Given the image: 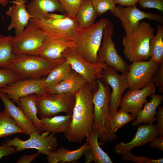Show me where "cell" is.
<instances>
[{
  "instance_id": "277c9868",
  "label": "cell",
  "mask_w": 163,
  "mask_h": 163,
  "mask_svg": "<svg viewBox=\"0 0 163 163\" xmlns=\"http://www.w3.org/2000/svg\"><path fill=\"white\" fill-rule=\"evenodd\" d=\"M65 60L64 58L52 60L39 56L20 54L15 56L7 68L13 70L21 79L39 78L48 75Z\"/></svg>"
},
{
  "instance_id": "4316f807",
  "label": "cell",
  "mask_w": 163,
  "mask_h": 163,
  "mask_svg": "<svg viewBox=\"0 0 163 163\" xmlns=\"http://www.w3.org/2000/svg\"><path fill=\"white\" fill-rule=\"evenodd\" d=\"M37 94H30L21 97L18 104L26 117L41 133V120L38 119L37 116Z\"/></svg>"
},
{
  "instance_id": "6da1fadb",
  "label": "cell",
  "mask_w": 163,
  "mask_h": 163,
  "mask_svg": "<svg viewBox=\"0 0 163 163\" xmlns=\"http://www.w3.org/2000/svg\"><path fill=\"white\" fill-rule=\"evenodd\" d=\"M92 90L87 83L75 93L71 121L68 130L64 133L69 141L81 144L92 131L93 105Z\"/></svg>"
},
{
  "instance_id": "bcb514c9",
  "label": "cell",
  "mask_w": 163,
  "mask_h": 163,
  "mask_svg": "<svg viewBox=\"0 0 163 163\" xmlns=\"http://www.w3.org/2000/svg\"><path fill=\"white\" fill-rule=\"evenodd\" d=\"M84 155L85 156V163H90L93 161V156L90 148L85 152Z\"/></svg>"
},
{
  "instance_id": "5bb4252c",
  "label": "cell",
  "mask_w": 163,
  "mask_h": 163,
  "mask_svg": "<svg viewBox=\"0 0 163 163\" xmlns=\"http://www.w3.org/2000/svg\"><path fill=\"white\" fill-rule=\"evenodd\" d=\"M159 65L151 58L133 62L126 75L129 89H141L148 85Z\"/></svg>"
},
{
  "instance_id": "ba28073f",
  "label": "cell",
  "mask_w": 163,
  "mask_h": 163,
  "mask_svg": "<svg viewBox=\"0 0 163 163\" xmlns=\"http://www.w3.org/2000/svg\"><path fill=\"white\" fill-rule=\"evenodd\" d=\"M114 27L112 23L107 19L103 32V41L97 55V62L106 64L116 71L127 75L129 65L119 55L112 39Z\"/></svg>"
},
{
  "instance_id": "836d02e7",
  "label": "cell",
  "mask_w": 163,
  "mask_h": 163,
  "mask_svg": "<svg viewBox=\"0 0 163 163\" xmlns=\"http://www.w3.org/2000/svg\"><path fill=\"white\" fill-rule=\"evenodd\" d=\"M21 79L12 69L6 67H0V88Z\"/></svg>"
},
{
  "instance_id": "603a6c76",
  "label": "cell",
  "mask_w": 163,
  "mask_h": 163,
  "mask_svg": "<svg viewBox=\"0 0 163 163\" xmlns=\"http://www.w3.org/2000/svg\"><path fill=\"white\" fill-rule=\"evenodd\" d=\"M90 148V145L87 142L78 149L72 151L60 147L47 155V161L49 163L75 161L78 160Z\"/></svg>"
},
{
  "instance_id": "f6af8a7d",
  "label": "cell",
  "mask_w": 163,
  "mask_h": 163,
  "mask_svg": "<svg viewBox=\"0 0 163 163\" xmlns=\"http://www.w3.org/2000/svg\"><path fill=\"white\" fill-rule=\"evenodd\" d=\"M67 15L57 14L54 13H48L44 18H50L53 19H61L66 18Z\"/></svg>"
},
{
  "instance_id": "4fadbf2b",
  "label": "cell",
  "mask_w": 163,
  "mask_h": 163,
  "mask_svg": "<svg viewBox=\"0 0 163 163\" xmlns=\"http://www.w3.org/2000/svg\"><path fill=\"white\" fill-rule=\"evenodd\" d=\"M117 71L112 67H108L103 70L100 78L112 89L109 104L110 121L120 106L124 91L129 88L127 75L119 74Z\"/></svg>"
},
{
  "instance_id": "9c48e42d",
  "label": "cell",
  "mask_w": 163,
  "mask_h": 163,
  "mask_svg": "<svg viewBox=\"0 0 163 163\" xmlns=\"http://www.w3.org/2000/svg\"><path fill=\"white\" fill-rule=\"evenodd\" d=\"M47 39L44 32L30 21L22 32L12 37L14 53L36 55L39 49Z\"/></svg>"
},
{
  "instance_id": "4dcf8cb0",
  "label": "cell",
  "mask_w": 163,
  "mask_h": 163,
  "mask_svg": "<svg viewBox=\"0 0 163 163\" xmlns=\"http://www.w3.org/2000/svg\"><path fill=\"white\" fill-rule=\"evenodd\" d=\"M99 135L92 131L86 137V142L90 145L93 156V161L95 163H112L108 155L100 146L98 140Z\"/></svg>"
},
{
  "instance_id": "8d00e7d4",
  "label": "cell",
  "mask_w": 163,
  "mask_h": 163,
  "mask_svg": "<svg viewBox=\"0 0 163 163\" xmlns=\"http://www.w3.org/2000/svg\"><path fill=\"white\" fill-rule=\"evenodd\" d=\"M68 16L75 17L82 0H58Z\"/></svg>"
},
{
  "instance_id": "7bdbcfd3",
  "label": "cell",
  "mask_w": 163,
  "mask_h": 163,
  "mask_svg": "<svg viewBox=\"0 0 163 163\" xmlns=\"http://www.w3.org/2000/svg\"><path fill=\"white\" fill-rule=\"evenodd\" d=\"M149 146L163 151V136L156 137L149 142Z\"/></svg>"
},
{
  "instance_id": "ffe728a7",
  "label": "cell",
  "mask_w": 163,
  "mask_h": 163,
  "mask_svg": "<svg viewBox=\"0 0 163 163\" xmlns=\"http://www.w3.org/2000/svg\"><path fill=\"white\" fill-rule=\"evenodd\" d=\"M26 8L33 19L44 18L48 13L54 11L67 15L58 0H31L26 5Z\"/></svg>"
},
{
  "instance_id": "ac0fdd59",
  "label": "cell",
  "mask_w": 163,
  "mask_h": 163,
  "mask_svg": "<svg viewBox=\"0 0 163 163\" xmlns=\"http://www.w3.org/2000/svg\"><path fill=\"white\" fill-rule=\"evenodd\" d=\"M26 0H14L10 1L12 5L9 6L5 12L6 14L11 19L7 30L14 29L15 35H16L22 32L28 24L32 18L26 8Z\"/></svg>"
},
{
  "instance_id": "d590c367",
  "label": "cell",
  "mask_w": 163,
  "mask_h": 163,
  "mask_svg": "<svg viewBox=\"0 0 163 163\" xmlns=\"http://www.w3.org/2000/svg\"><path fill=\"white\" fill-rule=\"evenodd\" d=\"M122 159L125 161H130L136 163H162L163 158L153 159L143 156H136L131 152L124 153L121 155Z\"/></svg>"
},
{
  "instance_id": "7dc6e473",
  "label": "cell",
  "mask_w": 163,
  "mask_h": 163,
  "mask_svg": "<svg viewBox=\"0 0 163 163\" xmlns=\"http://www.w3.org/2000/svg\"><path fill=\"white\" fill-rule=\"evenodd\" d=\"M9 2L8 0H0V5L2 6L5 7L7 5Z\"/></svg>"
},
{
  "instance_id": "7a4b0ae2",
  "label": "cell",
  "mask_w": 163,
  "mask_h": 163,
  "mask_svg": "<svg viewBox=\"0 0 163 163\" xmlns=\"http://www.w3.org/2000/svg\"><path fill=\"white\" fill-rule=\"evenodd\" d=\"M95 89L92 92L93 122L92 131L98 134V139L103 142H112L117 138L110 127L109 85L102 80L97 81Z\"/></svg>"
},
{
  "instance_id": "44dd1931",
  "label": "cell",
  "mask_w": 163,
  "mask_h": 163,
  "mask_svg": "<svg viewBox=\"0 0 163 163\" xmlns=\"http://www.w3.org/2000/svg\"><path fill=\"white\" fill-rule=\"evenodd\" d=\"M75 46V43L73 41L47 39L39 49L36 56L50 60H56L63 58L62 53L66 48Z\"/></svg>"
},
{
  "instance_id": "d6a6232c",
  "label": "cell",
  "mask_w": 163,
  "mask_h": 163,
  "mask_svg": "<svg viewBox=\"0 0 163 163\" xmlns=\"http://www.w3.org/2000/svg\"><path fill=\"white\" fill-rule=\"evenodd\" d=\"M135 119V117L131 114L120 108L115 113L111 119V129L112 132L116 133L120 127Z\"/></svg>"
},
{
  "instance_id": "1f68e13d",
  "label": "cell",
  "mask_w": 163,
  "mask_h": 163,
  "mask_svg": "<svg viewBox=\"0 0 163 163\" xmlns=\"http://www.w3.org/2000/svg\"><path fill=\"white\" fill-rule=\"evenodd\" d=\"M19 133L23 132L13 119L5 110L0 112V138Z\"/></svg>"
},
{
  "instance_id": "ee69618b",
  "label": "cell",
  "mask_w": 163,
  "mask_h": 163,
  "mask_svg": "<svg viewBox=\"0 0 163 163\" xmlns=\"http://www.w3.org/2000/svg\"><path fill=\"white\" fill-rule=\"evenodd\" d=\"M116 4H118L121 6L127 7L131 6L137 4L139 0H113Z\"/></svg>"
},
{
  "instance_id": "f1b7e54d",
  "label": "cell",
  "mask_w": 163,
  "mask_h": 163,
  "mask_svg": "<svg viewBox=\"0 0 163 163\" xmlns=\"http://www.w3.org/2000/svg\"><path fill=\"white\" fill-rule=\"evenodd\" d=\"M13 36L0 34V67L7 68L16 55L13 53L11 42Z\"/></svg>"
},
{
  "instance_id": "7402d4cb",
  "label": "cell",
  "mask_w": 163,
  "mask_h": 163,
  "mask_svg": "<svg viewBox=\"0 0 163 163\" xmlns=\"http://www.w3.org/2000/svg\"><path fill=\"white\" fill-rule=\"evenodd\" d=\"M87 81L81 75L72 69L68 75L58 84L46 88L49 94L76 93L86 83Z\"/></svg>"
},
{
  "instance_id": "9a60e30c",
  "label": "cell",
  "mask_w": 163,
  "mask_h": 163,
  "mask_svg": "<svg viewBox=\"0 0 163 163\" xmlns=\"http://www.w3.org/2000/svg\"><path fill=\"white\" fill-rule=\"evenodd\" d=\"M45 78L21 79L0 88L12 101L19 104V99L30 94L38 95L46 93Z\"/></svg>"
},
{
  "instance_id": "83f0119b",
  "label": "cell",
  "mask_w": 163,
  "mask_h": 163,
  "mask_svg": "<svg viewBox=\"0 0 163 163\" xmlns=\"http://www.w3.org/2000/svg\"><path fill=\"white\" fill-rule=\"evenodd\" d=\"M150 58L159 65L163 63V25L157 26L156 34L151 39L149 44Z\"/></svg>"
},
{
  "instance_id": "74e56055",
  "label": "cell",
  "mask_w": 163,
  "mask_h": 163,
  "mask_svg": "<svg viewBox=\"0 0 163 163\" xmlns=\"http://www.w3.org/2000/svg\"><path fill=\"white\" fill-rule=\"evenodd\" d=\"M151 82L159 92L163 93V63L159 65L155 72Z\"/></svg>"
},
{
  "instance_id": "ab89813d",
  "label": "cell",
  "mask_w": 163,
  "mask_h": 163,
  "mask_svg": "<svg viewBox=\"0 0 163 163\" xmlns=\"http://www.w3.org/2000/svg\"><path fill=\"white\" fill-rule=\"evenodd\" d=\"M155 120H157V125L158 136H163V107L158 106L157 108V111L156 114Z\"/></svg>"
},
{
  "instance_id": "e0dca14e",
  "label": "cell",
  "mask_w": 163,
  "mask_h": 163,
  "mask_svg": "<svg viewBox=\"0 0 163 163\" xmlns=\"http://www.w3.org/2000/svg\"><path fill=\"white\" fill-rule=\"evenodd\" d=\"M158 136L157 125L153 123L145 124L139 126L133 139L130 142L123 141L116 144L114 148L118 155L131 151L136 147L143 145L149 143Z\"/></svg>"
},
{
  "instance_id": "52a82bcc",
  "label": "cell",
  "mask_w": 163,
  "mask_h": 163,
  "mask_svg": "<svg viewBox=\"0 0 163 163\" xmlns=\"http://www.w3.org/2000/svg\"><path fill=\"white\" fill-rule=\"evenodd\" d=\"M75 93L37 95V113L43 119L61 112L72 114L75 101Z\"/></svg>"
},
{
  "instance_id": "8992f818",
  "label": "cell",
  "mask_w": 163,
  "mask_h": 163,
  "mask_svg": "<svg viewBox=\"0 0 163 163\" xmlns=\"http://www.w3.org/2000/svg\"><path fill=\"white\" fill-rule=\"evenodd\" d=\"M30 21L40 29L48 39H60L74 41L81 29L75 17L68 15L61 19L31 18Z\"/></svg>"
},
{
  "instance_id": "d6986e66",
  "label": "cell",
  "mask_w": 163,
  "mask_h": 163,
  "mask_svg": "<svg viewBox=\"0 0 163 163\" xmlns=\"http://www.w3.org/2000/svg\"><path fill=\"white\" fill-rule=\"evenodd\" d=\"M0 98L4 105V110L21 129L23 134L29 135L33 132L41 133L34 124L26 117L20 107L16 106L9 96L0 89Z\"/></svg>"
},
{
  "instance_id": "7c38bea8",
  "label": "cell",
  "mask_w": 163,
  "mask_h": 163,
  "mask_svg": "<svg viewBox=\"0 0 163 163\" xmlns=\"http://www.w3.org/2000/svg\"><path fill=\"white\" fill-rule=\"evenodd\" d=\"M137 4L123 8L120 5L112 10L110 11L114 16L119 18L126 32V34L133 31L137 27L140 21L146 18L153 20L163 24V16L158 14L145 12L139 9Z\"/></svg>"
},
{
  "instance_id": "8fae6325",
  "label": "cell",
  "mask_w": 163,
  "mask_h": 163,
  "mask_svg": "<svg viewBox=\"0 0 163 163\" xmlns=\"http://www.w3.org/2000/svg\"><path fill=\"white\" fill-rule=\"evenodd\" d=\"M37 132H33L29 135V139L23 140L17 136L8 139L2 143L4 146H12L15 147L17 152L25 149H35L40 153L48 155L57 149L58 145L57 137L51 133L47 136L40 134Z\"/></svg>"
},
{
  "instance_id": "b9f144b4",
  "label": "cell",
  "mask_w": 163,
  "mask_h": 163,
  "mask_svg": "<svg viewBox=\"0 0 163 163\" xmlns=\"http://www.w3.org/2000/svg\"><path fill=\"white\" fill-rule=\"evenodd\" d=\"M40 153L38 152L30 155H24L21 156L16 162L17 163H30L34 161Z\"/></svg>"
},
{
  "instance_id": "f35d334b",
  "label": "cell",
  "mask_w": 163,
  "mask_h": 163,
  "mask_svg": "<svg viewBox=\"0 0 163 163\" xmlns=\"http://www.w3.org/2000/svg\"><path fill=\"white\" fill-rule=\"evenodd\" d=\"M138 3L144 9H155L163 13V0H139Z\"/></svg>"
},
{
  "instance_id": "5b68a950",
  "label": "cell",
  "mask_w": 163,
  "mask_h": 163,
  "mask_svg": "<svg viewBox=\"0 0 163 163\" xmlns=\"http://www.w3.org/2000/svg\"><path fill=\"white\" fill-rule=\"evenodd\" d=\"M107 20L103 18L90 27L81 29L74 40L75 50L89 62H97V54Z\"/></svg>"
},
{
  "instance_id": "e575fe53",
  "label": "cell",
  "mask_w": 163,
  "mask_h": 163,
  "mask_svg": "<svg viewBox=\"0 0 163 163\" xmlns=\"http://www.w3.org/2000/svg\"><path fill=\"white\" fill-rule=\"evenodd\" d=\"M91 2L99 16L104 14L108 10H112L116 6L113 0H91Z\"/></svg>"
},
{
  "instance_id": "60d3db41",
  "label": "cell",
  "mask_w": 163,
  "mask_h": 163,
  "mask_svg": "<svg viewBox=\"0 0 163 163\" xmlns=\"http://www.w3.org/2000/svg\"><path fill=\"white\" fill-rule=\"evenodd\" d=\"M17 152L15 147L14 146H6L2 145L0 146V160L2 158Z\"/></svg>"
},
{
  "instance_id": "d4e9b609",
  "label": "cell",
  "mask_w": 163,
  "mask_h": 163,
  "mask_svg": "<svg viewBox=\"0 0 163 163\" xmlns=\"http://www.w3.org/2000/svg\"><path fill=\"white\" fill-rule=\"evenodd\" d=\"M72 114L55 116L41 119V131H46L54 134L65 133L68 130L72 120Z\"/></svg>"
},
{
  "instance_id": "2e32d148",
  "label": "cell",
  "mask_w": 163,
  "mask_h": 163,
  "mask_svg": "<svg viewBox=\"0 0 163 163\" xmlns=\"http://www.w3.org/2000/svg\"><path fill=\"white\" fill-rule=\"evenodd\" d=\"M155 87L152 82L141 89H130L122 97L120 106L135 117L147 102V98L155 93Z\"/></svg>"
},
{
  "instance_id": "30bf717a",
  "label": "cell",
  "mask_w": 163,
  "mask_h": 163,
  "mask_svg": "<svg viewBox=\"0 0 163 163\" xmlns=\"http://www.w3.org/2000/svg\"><path fill=\"white\" fill-rule=\"evenodd\" d=\"M62 57L70 64L72 69L82 76L92 89L97 85L96 78H100L103 70L108 67L106 64L91 63L85 59L74 47L66 48L62 53Z\"/></svg>"
},
{
  "instance_id": "3957f363",
  "label": "cell",
  "mask_w": 163,
  "mask_h": 163,
  "mask_svg": "<svg viewBox=\"0 0 163 163\" xmlns=\"http://www.w3.org/2000/svg\"><path fill=\"white\" fill-rule=\"evenodd\" d=\"M154 29L148 22L142 21L131 33L123 38V53L130 62L146 60L150 58L149 44Z\"/></svg>"
},
{
  "instance_id": "484cf974",
  "label": "cell",
  "mask_w": 163,
  "mask_h": 163,
  "mask_svg": "<svg viewBox=\"0 0 163 163\" xmlns=\"http://www.w3.org/2000/svg\"><path fill=\"white\" fill-rule=\"evenodd\" d=\"M97 16L91 0H82L75 17L80 28L83 29L93 24Z\"/></svg>"
},
{
  "instance_id": "f546056e",
  "label": "cell",
  "mask_w": 163,
  "mask_h": 163,
  "mask_svg": "<svg viewBox=\"0 0 163 163\" xmlns=\"http://www.w3.org/2000/svg\"><path fill=\"white\" fill-rule=\"evenodd\" d=\"M72 70L71 65L65 59L53 69L45 78L46 88L59 83L65 78Z\"/></svg>"
},
{
  "instance_id": "cb8c5ba5",
  "label": "cell",
  "mask_w": 163,
  "mask_h": 163,
  "mask_svg": "<svg viewBox=\"0 0 163 163\" xmlns=\"http://www.w3.org/2000/svg\"><path fill=\"white\" fill-rule=\"evenodd\" d=\"M151 96L150 101L146 102L143 108L138 113L135 120L132 123L133 126L142 123L145 124L152 123L156 121L157 109L163 100V96L154 93Z\"/></svg>"
}]
</instances>
